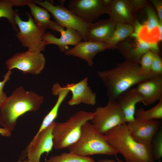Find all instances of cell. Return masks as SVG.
<instances>
[{
	"instance_id": "obj_17",
	"label": "cell",
	"mask_w": 162,
	"mask_h": 162,
	"mask_svg": "<svg viewBox=\"0 0 162 162\" xmlns=\"http://www.w3.org/2000/svg\"><path fill=\"white\" fill-rule=\"evenodd\" d=\"M106 9V14L111 21L134 27L135 22L134 12L128 0H111Z\"/></svg>"
},
{
	"instance_id": "obj_14",
	"label": "cell",
	"mask_w": 162,
	"mask_h": 162,
	"mask_svg": "<svg viewBox=\"0 0 162 162\" xmlns=\"http://www.w3.org/2000/svg\"><path fill=\"white\" fill-rule=\"evenodd\" d=\"M127 125L132 137L137 142L150 145L153 139L161 128L159 120H141L135 119Z\"/></svg>"
},
{
	"instance_id": "obj_10",
	"label": "cell",
	"mask_w": 162,
	"mask_h": 162,
	"mask_svg": "<svg viewBox=\"0 0 162 162\" xmlns=\"http://www.w3.org/2000/svg\"><path fill=\"white\" fill-rule=\"evenodd\" d=\"M127 60L140 64L141 59L146 52L151 51L158 54V43L148 42L141 39L134 32L127 38L116 46V48Z\"/></svg>"
},
{
	"instance_id": "obj_22",
	"label": "cell",
	"mask_w": 162,
	"mask_h": 162,
	"mask_svg": "<svg viewBox=\"0 0 162 162\" xmlns=\"http://www.w3.org/2000/svg\"><path fill=\"white\" fill-rule=\"evenodd\" d=\"M70 91L63 89L58 83H54L52 88V93L54 95H57L58 98L55 105L44 118L39 130L36 134L39 133L52 123L57 117L59 107Z\"/></svg>"
},
{
	"instance_id": "obj_16",
	"label": "cell",
	"mask_w": 162,
	"mask_h": 162,
	"mask_svg": "<svg viewBox=\"0 0 162 162\" xmlns=\"http://www.w3.org/2000/svg\"><path fill=\"white\" fill-rule=\"evenodd\" d=\"M88 77H86L76 83L68 84L62 87L72 93V98L68 102L69 105L73 106L82 103L94 106L96 104V93L88 86Z\"/></svg>"
},
{
	"instance_id": "obj_21",
	"label": "cell",
	"mask_w": 162,
	"mask_h": 162,
	"mask_svg": "<svg viewBox=\"0 0 162 162\" xmlns=\"http://www.w3.org/2000/svg\"><path fill=\"white\" fill-rule=\"evenodd\" d=\"M116 100L123 112L127 122L134 121L136 105L142 100V98L136 88H130L123 92Z\"/></svg>"
},
{
	"instance_id": "obj_18",
	"label": "cell",
	"mask_w": 162,
	"mask_h": 162,
	"mask_svg": "<svg viewBox=\"0 0 162 162\" xmlns=\"http://www.w3.org/2000/svg\"><path fill=\"white\" fill-rule=\"evenodd\" d=\"M61 36L58 38L50 32L45 33L42 37L45 46L49 44L57 45L60 51L64 52L68 48V45L75 46L83 40L81 34L77 30L69 28H63L59 32Z\"/></svg>"
},
{
	"instance_id": "obj_35",
	"label": "cell",
	"mask_w": 162,
	"mask_h": 162,
	"mask_svg": "<svg viewBox=\"0 0 162 162\" xmlns=\"http://www.w3.org/2000/svg\"><path fill=\"white\" fill-rule=\"evenodd\" d=\"M96 162H117L116 160L109 159H104L99 160Z\"/></svg>"
},
{
	"instance_id": "obj_30",
	"label": "cell",
	"mask_w": 162,
	"mask_h": 162,
	"mask_svg": "<svg viewBox=\"0 0 162 162\" xmlns=\"http://www.w3.org/2000/svg\"><path fill=\"white\" fill-rule=\"evenodd\" d=\"M150 71L156 76L162 75V61L158 54L154 53Z\"/></svg>"
},
{
	"instance_id": "obj_27",
	"label": "cell",
	"mask_w": 162,
	"mask_h": 162,
	"mask_svg": "<svg viewBox=\"0 0 162 162\" xmlns=\"http://www.w3.org/2000/svg\"><path fill=\"white\" fill-rule=\"evenodd\" d=\"M46 162H95L90 156H83L68 152H63L52 156Z\"/></svg>"
},
{
	"instance_id": "obj_19",
	"label": "cell",
	"mask_w": 162,
	"mask_h": 162,
	"mask_svg": "<svg viewBox=\"0 0 162 162\" xmlns=\"http://www.w3.org/2000/svg\"><path fill=\"white\" fill-rule=\"evenodd\" d=\"M136 88L142 98L143 104H152L162 99V75L144 80L139 83Z\"/></svg>"
},
{
	"instance_id": "obj_33",
	"label": "cell",
	"mask_w": 162,
	"mask_h": 162,
	"mask_svg": "<svg viewBox=\"0 0 162 162\" xmlns=\"http://www.w3.org/2000/svg\"><path fill=\"white\" fill-rule=\"evenodd\" d=\"M150 2L154 6L157 12V16L159 22L162 24V1L161 0H151Z\"/></svg>"
},
{
	"instance_id": "obj_5",
	"label": "cell",
	"mask_w": 162,
	"mask_h": 162,
	"mask_svg": "<svg viewBox=\"0 0 162 162\" xmlns=\"http://www.w3.org/2000/svg\"><path fill=\"white\" fill-rule=\"evenodd\" d=\"M93 116V112L80 110L65 122H55L52 131L54 148H64L76 142L80 137L83 125L92 120Z\"/></svg>"
},
{
	"instance_id": "obj_23",
	"label": "cell",
	"mask_w": 162,
	"mask_h": 162,
	"mask_svg": "<svg viewBox=\"0 0 162 162\" xmlns=\"http://www.w3.org/2000/svg\"><path fill=\"white\" fill-rule=\"evenodd\" d=\"M26 5L30 8L31 15L36 25L44 30L49 28L51 21L49 12L46 9L37 6L33 0H28Z\"/></svg>"
},
{
	"instance_id": "obj_25",
	"label": "cell",
	"mask_w": 162,
	"mask_h": 162,
	"mask_svg": "<svg viewBox=\"0 0 162 162\" xmlns=\"http://www.w3.org/2000/svg\"><path fill=\"white\" fill-rule=\"evenodd\" d=\"M132 26L122 23H116L113 33L106 43L112 50L116 48V46L120 42L128 37L134 32Z\"/></svg>"
},
{
	"instance_id": "obj_36",
	"label": "cell",
	"mask_w": 162,
	"mask_h": 162,
	"mask_svg": "<svg viewBox=\"0 0 162 162\" xmlns=\"http://www.w3.org/2000/svg\"><path fill=\"white\" fill-rule=\"evenodd\" d=\"M116 160L117 162H125L124 161L122 160L116 156Z\"/></svg>"
},
{
	"instance_id": "obj_28",
	"label": "cell",
	"mask_w": 162,
	"mask_h": 162,
	"mask_svg": "<svg viewBox=\"0 0 162 162\" xmlns=\"http://www.w3.org/2000/svg\"><path fill=\"white\" fill-rule=\"evenodd\" d=\"M152 152L154 158L161 162L162 157V129L161 127L156 134L152 143Z\"/></svg>"
},
{
	"instance_id": "obj_12",
	"label": "cell",
	"mask_w": 162,
	"mask_h": 162,
	"mask_svg": "<svg viewBox=\"0 0 162 162\" xmlns=\"http://www.w3.org/2000/svg\"><path fill=\"white\" fill-rule=\"evenodd\" d=\"M55 122L36 134L24 151L27 162H40L41 155L49 153L53 147L52 131Z\"/></svg>"
},
{
	"instance_id": "obj_2",
	"label": "cell",
	"mask_w": 162,
	"mask_h": 162,
	"mask_svg": "<svg viewBox=\"0 0 162 162\" xmlns=\"http://www.w3.org/2000/svg\"><path fill=\"white\" fill-rule=\"evenodd\" d=\"M44 100L43 96L32 91H27L22 86L16 88L0 109V125L12 132L17 119L27 112L38 111Z\"/></svg>"
},
{
	"instance_id": "obj_34",
	"label": "cell",
	"mask_w": 162,
	"mask_h": 162,
	"mask_svg": "<svg viewBox=\"0 0 162 162\" xmlns=\"http://www.w3.org/2000/svg\"><path fill=\"white\" fill-rule=\"evenodd\" d=\"M11 134V132L4 128H0V135L3 136L9 137Z\"/></svg>"
},
{
	"instance_id": "obj_26",
	"label": "cell",
	"mask_w": 162,
	"mask_h": 162,
	"mask_svg": "<svg viewBox=\"0 0 162 162\" xmlns=\"http://www.w3.org/2000/svg\"><path fill=\"white\" fill-rule=\"evenodd\" d=\"M135 119L141 120H159L162 118V99L151 109L145 110L140 108L136 110Z\"/></svg>"
},
{
	"instance_id": "obj_15",
	"label": "cell",
	"mask_w": 162,
	"mask_h": 162,
	"mask_svg": "<svg viewBox=\"0 0 162 162\" xmlns=\"http://www.w3.org/2000/svg\"><path fill=\"white\" fill-rule=\"evenodd\" d=\"M106 49H111L106 43L83 41L79 42L73 48H68L64 52L67 56H73L84 60L89 66H91L95 56Z\"/></svg>"
},
{
	"instance_id": "obj_13",
	"label": "cell",
	"mask_w": 162,
	"mask_h": 162,
	"mask_svg": "<svg viewBox=\"0 0 162 162\" xmlns=\"http://www.w3.org/2000/svg\"><path fill=\"white\" fill-rule=\"evenodd\" d=\"M145 8L147 19L143 24L136 21L134 32L145 41L158 43L162 40V24L151 6L148 4Z\"/></svg>"
},
{
	"instance_id": "obj_29",
	"label": "cell",
	"mask_w": 162,
	"mask_h": 162,
	"mask_svg": "<svg viewBox=\"0 0 162 162\" xmlns=\"http://www.w3.org/2000/svg\"><path fill=\"white\" fill-rule=\"evenodd\" d=\"M154 54L152 52L149 51L142 56L139 64L142 70L146 72H151V67Z\"/></svg>"
},
{
	"instance_id": "obj_1",
	"label": "cell",
	"mask_w": 162,
	"mask_h": 162,
	"mask_svg": "<svg viewBox=\"0 0 162 162\" xmlns=\"http://www.w3.org/2000/svg\"><path fill=\"white\" fill-rule=\"evenodd\" d=\"M98 74L106 88L108 100H116L133 86L157 76L143 71L139 64L127 60L111 69L98 71Z\"/></svg>"
},
{
	"instance_id": "obj_24",
	"label": "cell",
	"mask_w": 162,
	"mask_h": 162,
	"mask_svg": "<svg viewBox=\"0 0 162 162\" xmlns=\"http://www.w3.org/2000/svg\"><path fill=\"white\" fill-rule=\"evenodd\" d=\"M22 0H0V18H7L13 29L16 32L19 30L15 23V17L19 14L13 7L14 6H22Z\"/></svg>"
},
{
	"instance_id": "obj_9",
	"label": "cell",
	"mask_w": 162,
	"mask_h": 162,
	"mask_svg": "<svg viewBox=\"0 0 162 162\" xmlns=\"http://www.w3.org/2000/svg\"><path fill=\"white\" fill-rule=\"evenodd\" d=\"M46 59L41 52L28 50L18 52L14 55L5 62L8 70L16 69L23 74L38 75L44 69Z\"/></svg>"
},
{
	"instance_id": "obj_6",
	"label": "cell",
	"mask_w": 162,
	"mask_h": 162,
	"mask_svg": "<svg viewBox=\"0 0 162 162\" xmlns=\"http://www.w3.org/2000/svg\"><path fill=\"white\" fill-rule=\"evenodd\" d=\"M26 14L28 17L27 21L22 20L19 14L15 17V24L19 28L16 36L22 45L27 47L28 50L41 52L45 48L42 40L45 30L36 25L30 13H26Z\"/></svg>"
},
{
	"instance_id": "obj_31",
	"label": "cell",
	"mask_w": 162,
	"mask_h": 162,
	"mask_svg": "<svg viewBox=\"0 0 162 162\" xmlns=\"http://www.w3.org/2000/svg\"><path fill=\"white\" fill-rule=\"evenodd\" d=\"M12 73L11 70H8L4 76L3 80L0 81V109L8 98L6 93L3 92V89L5 84L10 80Z\"/></svg>"
},
{
	"instance_id": "obj_4",
	"label": "cell",
	"mask_w": 162,
	"mask_h": 162,
	"mask_svg": "<svg viewBox=\"0 0 162 162\" xmlns=\"http://www.w3.org/2000/svg\"><path fill=\"white\" fill-rule=\"evenodd\" d=\"M67 148L69 152L83 156L95 154L116 156L118 154L108 143L104 134L89 122L82 126L78 140Z\"/></svg>"
},
{
	"instance_id": "obj_3",
	"label": "cell",
	"mask_w": 162,
	"mask_h": 162,
	"mask_svg": "<svg viewBox=\"0 0 162 162\" xmlns=\"http://www.w3.org/2000/svg\"><path fill=\"white\" fill-rule=\"evenodd\" d=\"M104 134L108 143L123 156L125 162H154L152 145H145L135 140L126 123L110 129Z\"/></svg>"
},
{
	"instance_id": "obj_11",
	"label": "cell",
	"mask_w": 162,
	"mask_h": 162,
	"mask_svg": "<svg viewBox=\"0 0 162 162\" xmlns=\"http://www.w3.org/2000/svg\"><path fill=\"white\" fill-rule=\"evenodd\" d=\"M106 6L103 0H71L68 8L82 21L93 23L107 13Z\"/></svg>"
},
{
	"instance_id": "obj_8",
	"label": "cell",
	"mask_w": 162,
	"mask_h": 162,
	"mask_svg": "<svg viewBox=\"0 0 162 162\" xmlns=\"http://www.w3.org/2000/svg\"><path fill=\"white\" fill-rule=\"evenodd\" d=\"M33 1L35 4L46 9L51 13L55 21L60 25L64 28H71L77 30L82 34L83 41H87L86 33L88 26L91 23L82 21L64 6L55 5L46 0Z\"/></svg>"
},
{
	"instance_id": "obj_7",
	"label": "cell",
	"mask_w": 162,
	"mask_h": 162,
	"mask_svg": "<svg viewBox=\"0 0 162 162\" xmlns=\"http://www.w3.org/2000/svg\"><path fill=\"white\" fill-rule=\"evenodd\" d=\"M92 123L103 134L127 122L125 116L116 100H108L104 106H99L93 112Z\"/></svg>"
},
{
	"instance_id": "obj_32",
	"label": "cell",
	"mask_w": 162,
	"mask_h": 162,
	"mask_svg": "<svg viewBox=\"0 0 162 162\" xmlns=\"http://www.w3.org/2000/svg\"><path fill=\"white\" fill-rule=\"evenodd\" d=\"M134 12L145 7L148 4V2L145 0H128Z\"/></svg>"
},
{
	"instance_id": "obj_20",
	"label": "cell",
	"mask_w": 162,
	"mask_h": 162,
	"mask_svg": "<svg viewBox=\"0 0 162 162\" xmlns=\"http://www.w3.org/2000/svg\"><path fill=\"white\" fill-rule=\"evenodd\" d=\"M116 25L109 19L90 23L86 33L87 40L106 44L113 33Z\"/></svg>"
}]
</instances>
